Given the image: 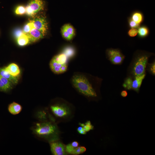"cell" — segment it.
Wrapping results in <instances>:
<instances>
[{
	"label": "cell",
	"instance_id": "1",
	"mask_svg": "<svg viewBox=\"0 0 155 155\" xmlns=\"http://www.w3.org/2000/svg\"><path fill=\"white\" fill-rule=\"evenodd\" d=\"M94 79L91 75L86 73L77 72L74 73L71 78L73 87L78 92L89 98L97 96L94 85Z\"/></svg>",
	"mask_w": 155,
	"mask_h": 155
},
{
	"label": "cell",
	"instance_id": "2",
	"mask_svg": "<svg viewBox=\"0 0 155 155\" xmlns=\"http://www.w3.org/2000/svg\"><path fill=\"white\" fill-rule=\"evenodd\" d=\"M33 133L37 137L47 140L50 142L57 140L59 131L54 123L50 121L36 123L32 128Z\"/></svg>",
	"mask_w": 155,
	"mask_h": 155
},
{
	"label": "cell",
	"instance_id": "3",
	"mask_svg": "<svg viewBox=\"0 0 155 155\" xmlns=\"http://www.w3.org/2000/svg\"><path fill=\"white\" fill-rule=\"evenodd\" d=\"M151 54L143 52H140L137 54L132 68V73L134 76L145 73L148 58Z\"/></svg>",
	"mask_w": 155,
	"mask_h": 155
},
{
	"label": "cell",
	"instance_id": "4",
	"mask_svg": "<svg viewBox=\"0 0 155 155\" xmlns=\"http://www.w3.org/2000/svg\"><path fill=\"white\" fill-rule=\"evenodd\" d=\"M52 114L56 117L64 118L71 114L70 108L67 104L63 102L51 105L50 107Z\"/></svg>",
	"mask_w": 155,
	"mask_h": 155
},
{
	"label": "cell",
	"instance_id": "5",
	"mask_svg": "<svg viewBox=\"0 0 155 155\" xmlns=\"http://www.w3.org/2000/svg\"><path fill=\"white\" fill-rule=\"evenodd\" d=\"M106 54L108 59L115 65L121 64L125 58L124 55L118 49H108L106 50Z\"/></svg>",
	"mask_w": 155,
	"mask_h": 155
},
{
	"label": "cell",
	"instance_id": "6",
	"mask_svg": "<svg viewBox=\"0 0 155 155\" xmlns=\"http://www.w3.org/2000/svg\"><path fill=\"white\" fill-rule=\"evenodd\" d=\"M32 20L35 28L40 31L44 36L48 30L47 23L45 18L43 17L38 16Z\"/></svg>",
	"mask_w": 155,
	"mask_h": 155
},
{
	"label": "cell",
	"instance_id": "7",
	"mask_svg": "<svg viewBox=\"0 0 155 155\" xmlns=\"http://www.w3.org/2000/svg\"><path fill=\"white\" fill-rule=\"evenodd\" d=\"M57 141L50 142L51 150L52 154L54 155H66L67 152L64 145Z\"/></svg>",
	"mask_w": 155,
	"mask_h": 155
},
{
	"label": "cell",
	"instance_id": "8",
	"mask_svg": "<svg viewBox=\"0 0 155 155\" xmlns=\"http://www.w3.org/2000/svg\"><path fill=\"white\" fill-rule=\"evenodd\" d=\"M66 64L62 63L55 56L50 62V66L51 69L53 73L57 74H61V67L63 65Z\"/></svg>",
	"mask_w": 155,
	"mask_h": 155
},
{
	"label": "cell",
	"instance_id": "9",
	"mask_svg": "<svg viewBox=\"0 0 155 155\" xmlns=\"http://www.w3.org/2000/svg\"><path fill=\"white\" fill-rule=\"evenodd\" d=\"M146 76L145 73L135 76L134 79L133 80L131 84V89L137 92L139 91L143 80Z\"/></svg>",
	"mask_w": 155,
	"mask_h": 155
},
{
	"label": "cell",
	"instance_id": "10",
	"mask_svg": "<svg viewBox=\"0 0 155 155\" xmlns=\"http://www.w3.org/2000/svg\"><path fill=\"white\" fill-rule=\"evenodd\" d=\"M26 34L28 36L30 41L32 42L37 41L42 38L44 36L40 31L35 28H34Z\"/></svg>",
	"mask_w": 155,
	"mask_h": 155
},
{
	"label": "cell",
	"instance_id": "11",
	"mask_svg": "<svg viewBox=\"0 0 155 155\" xmlns=\"http://www.w3.org/2000/svg\"><path fill=\"white\" fill-rule=\"evenodd\" d=\"M28 5L35 13L42 10L44 6L42 0H31Z\"/></svg>",
	"mask_w": 155,
	"mask_h": 155
},
{
	"label": "cell",
	"instance_id": "12",
	"mask_svg": "<svg viewBox=\"0 0 155 155\" xmlns=\"http://www.w3.org/2000/svg\"><path fill=\"white\" fill-rule=\"evenodd\" d=\"M4 69L14 77H18L20 73V70L18 66L15 63L10 64Z\"/></svg>",
	"mask_w": 155,
	"mask_h": 155
},
{
	"label": "cell",
	"instance_id": "13",
	"mask_svg": "<svg viewBox=\"0 0 155 155\" xmlns=\"http://www.w3.org/2000/svg\"><path fill=\"white\" fill-rule=\"evenodd\" d=\"M0 75L9 80L13 84H17L18 82V77L13 76L7 71L4 68H0Z\"/></svg>",
	"mask_w": 155,
	"mask_h": 155
},
{
	"label": "cell",
	"instance_id": "14",
	"mask_svg": "<svg viewBox=\"0 0 155 155\" xmlns=\"http://www.w3.org/2000/svg\"><path fill=\"white\" fill-rule=\"evenodd\" d=\"M22 107L19 104L15 102L10 104L8 106V110L11 114L15 115L19 114L22 111Z\"/></svg>",
	"mask_w": 155,
	"mask_h": 155
},
{
	"label": "cell",
	"instance_id": "15",
	"mask_svg": "<svg viewBox=\"0 0 155 155\" xmlns=\"http://www.w3.org/2000/svg\"><path fill=\"white\" fill-rule=\"evenodd\" d=\"M130 17L133 21L140 25L144 20L143 14L139 11L134 12Z\"/></svg>",
	"mask_w": 155,
	"mask_h": 155
},
{
	"label": "cell",
	"instance_id": "16",
	"mask_svg": "<svg viewBox=\"0 0 155 155\" xmlns=\"http://www.w3.org/2000/svg\"><path fill=\"white\" fill-rule=\"evenodd\" d=\"M30 41L29 38L26 34L24 33L17 38L18 44L21 46L27 44Z\"/></svg>",
	"mask_w": 155,
	"mask_h": 155
},
{
	"label": "cell",
	"instance_id": "17",
	"mask_svg": "<svg viewBox=\"0 0 155 155\" xmlns=\"http://www.w3.org/2000/svg\"><path fill=\"white\" fill-rule=\"evenodd\" d=\"M137 30L138 36L141 38H144L146 37L149 33L148 28L145 26H140L137 29Z\"/></svg>",
	"mask_w": 155,
	"mask_h": 155
},
{
	"label": "cell",
	"instance_id": "18",
	"mask_svg": "<svg viewBox=\"0 0 155 155\" xmlns=\"http://www.w3.org/2000/svg\"><path fill=\"white\" fill-rule=\"evenodd\" d=\"M78 142L76 141L73 142L67 145L65 147L66 152L71 154L75 148L78 147Z\"/></svg>",
	"mask_w": 155,
	"mask_h": 155
},
{
	"label": "cell",
	"instance_id": "19",
	"mask_svg": "<svg viewBox=\"0 0 155 155\" xmlns=\"http://www.w3.org/2000/svg\"><path fill=\"white\" fill-rule=\"evenodd\" d=\"M73 38L75 35V31L73 27L69 24L64 25L62 27Z\"/></svg>",
	"mask_w": 155,
	"mask_h": 155
},
{
	"label": "cell",
	"instance_id": "20",
	"mask_svg": "<svg viewBox=\"0 0 155 155\" xmlns=\"http://www.w3.org/2000/svg\"><path fill=\"white\" fill-rule=\"evenodd\" d=\"M35 28L32 20L27 23L24 26L23 32L24 33L27 34L34 28Z\"/></svg>",
	"mask_w": 155,
	"mask_h": 155
},
{
	"label": "cell",
	"instance_id": "21",
	"mask_svg": "<svg viewBox=\"0 0 155 155\" xmlns=\"http://www.w3.org/2000/svg\"><path fill=\"white\" fill-rule=\"evenodd\" d=\"M133 80L131 77L127 78L125 80L123 84V87L128 90L131 89V84Z\"/></svg>",
	"mask_w": 155,
	"mask_h": 155
},
{
	"label": "cell",
	"instance_id": "22",
	"mask_svg": "<svg viewBox=\"0 0 155 155\" xmlns=\"http://www.w3.org/2000/svg\"><path fill=\"white\" fill-rule=\"evenodd\" d=\"M86 150V148L84 147H77L75 148L71 154L77 155L84 152Z\"/></svg>",
	"mask_w": 155,
	"mask_h": 155
},
{
	"label": "cell",
	"instance_id": "23",
	"mask_svg": "<svg viewBox=\"0 0 155 155\" xmlns=\"http://www.w3.org/2000/svg\"><path fill=\"white\" fill-rule=\"evenodd\" d=\"M0 79L9 90L12 88L13 84L10 81L0 75Z\"/></svg>",
	"mask_w": 155,
	"mask_h": 155
},
{
	"label": "cell",
	"instance_id": "24",
	"mask_svg": "<svg viewBox=\"0 0 155 155\" xmlns=\"http://www.w3.org/2000/svg\"><path fill=\"white\" fill-rule=\"evenodd\" d=\"M15 12L18 15H23L26 13V8L23 5H19L16 9Z\"/></svg>",
	"mask_w": 155,
	"mask_h": 155
},
{
	"label": "cell",
	"instance_id": "25",
	"mask_svg": "<svg viewBox=\"0 0 155 155\" xmlns=\"http://www.w3.org/2000/svg\"><path fill=\"white\" fill-rule=\"evenodd\" d=\"M128 22L129 26L131 28H135L137 29L140 26V25L138 24L133 21L130 17L128 18Z\"/></svg>",
	"mask_w": 155,
	"mask_h": 155
},
{
	"label": "cell",
	"instance_id": "26",
	"mask_svg": "<svg viewBox=\"0 0 155 155\" xmlns=\"http://www.w3.org/2000/svg\"><path fill=\"white\" fill-rule=\"evenodd\" d=\"M61 32L63 37L67 40L70 41L73 37L63 28H62Z\"/></svg>",
	"mask_w": 155,
	"mask_h": 155
},
{
	"label": "cell",
	"instance_id": "27",
	"mask_svg": "<svg viewBox=\"0 0 155 155\" xmlns=\"http://www.w3.org/2000/svg\"><path fill=\"white\" fill-rule=\"evenodd\" d=\"M83 127V129L86 132L92 130L94 128L93 126L91 124L90 121H87Z\"/></svg>",
	"mask_w": 155,
	"mask_h": 155
},
{
	"label": "cell",
	"instance_id": "28",
	"mask_svg": "<svg viewBox=\"0 0 155 155\" xmlns=\"http://www.w3.org/2000/svg\"><path fill=\"white\" fill-rule=\"evenodd\" d=\"M128 35L131 37L136 36L138 34L137 29L135 28H131L128 32Z\"/></svg>",
	"mask_w": 155,
	"mask_h": 155
},
{
	"label": "cell",
	"instance_id": "29",
	"mask_svg": "<svg viewBox=\"0 0 155 155\" xmlns=\"http://www.w3.org/2000/svg\"><path fill=\"white\" fill-rule=\"evenodd\" d=\"M25 8L26 13L27 15L30 16H33L35 13L29 5H28Z\"/></svg>",
	"mask_w": 155,
	"mask_h": 155
},
{
	"label": "cell",
	"instance_id": "30",
	"mask_svg": "<svg viewBox=\"0 0 155 155\" xmlns=\"http://www.w3.org/2000/svg\"><path fill=\"white\" fill-rule=\"evenodd\" d=\"M64 53L68 57H70L73 55L74 52L73 51L72 49L69 48L66 49Z\"/></svg>",
	"mask_w": 155,
	"mask_h": 155
},
{
	"label": "cell",
	"instance_id": "31",
	"mask_svg": "<svg viewBox=\"0 0 155 155\" xmlns=\"http://www.w3.org/2000/svg\"><path fill=\"white\" fill-rule=\"evenodd\" d=\"M23 31L20 29H18L16 30L14 32V35L15 37L18 38L24 33Z\"/></svg>",
	"mask_w": 155,
	"mask_h": 155
},
{
	"label": "cell",
	"instance_id": "32",
	"mask_svg": "<svg viewBox=\"0 0 155 155\" xmlns=\"http://www.w3.org/2000/svg\"><path fill=\"white\" fill-rule=\"evenodd\" d=\"M0 91L6 92L9 91L8 90L0 79Z\"/></svg>",
	"mask_w": 155,
	"mask_h": 155
},
{
	"label": "cell",
	"instance_id": "33",
	"mask_svg": "<svg viewBox=\"0 0 155 155\" xmlns=\"http://www.w3.org/2000/svg\"><path fill=\"white\" fill-rule=\"evenodd\" d=\"M155 62H153L150 66L149 70L151 73L153 75H155Z\"/></svg>",
	"mask_w": 155,
	"mask_h": 155
},
{
	"label": "cell",
	"instance_id": "34",
	"mask_svg": "<svg viewBox=\"0 0 155 155\" xmlns=\"http://www.w3.org/2000/svg\"><path fill=\"white\" fill-rule=\"evenodd\" d=\"M121 96L123 97H126L128 94L127 92L125 90H123L121 91Z\"/></svg>",
	"mask_w": 155,
	"mask_h": 155
},
{
	"label": "cell",
	"instance_id": "35",
	"mask_svg": "<svg viewBox=\"0 0 155 155\" xmlns=\"http://www.w3.org/2000/svg\"><path fill=\"white\" fill-rule=\"evenodd\" d=\"M79 133L81 134H85L86 133V132L85 130H84L83 129L79 132Z\"/></svg>",
	"mask_w": 155,
	"mask_h": 155
},
{
	"label": "cell",
	"instance_id": "36",
	"mask_svg": "<svg viewBox=\"0 0 155 155\" xmlns=\"http://www.w3.org/2000/svg\"><path fill=\"white\" fill-rule=\"evenodd\" d=\"M83 127L81 126H80L79 127L78 129H77V130H78V132H80V131H82V130L83 129Z\"/></svg>",
	"mask_w": 155,
	"mask_h": 155
}]
</instances>
